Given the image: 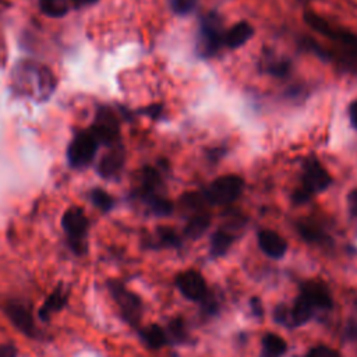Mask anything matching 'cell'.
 I'll return each instance as SVG.
<instances>
[{
    "mask_svg": "<svg viewBox=\"0 0 357 357\" xmlns=\"http://www.w3.org/2000/svg\"><path fill=\"white\" fill-rule=\"evenodd\" d=\"M11 86L15 93L43 102L46 100L56 88V79L52 71L31 60L20 61L11 73Z\"/></svg>",
    "mask_w": 357,
    "mask_h": 357,
    "instance_id": "obj_1",
    "label": "cell"
},
{
    "mask_svg": "<svg viewBox=\"0 0 357 357\" xmlns=\"http://www.w3.org/2000/svg\"><path fill=\"white\" fill-rule=\"evenodd\" d=\"M61 227L67 237V245L77 255L88 252V229L89 220L81 206H70L61 218Z\"/></svg>",
    "mask_w": 357,
    "mask_h": 357,
    "instance_id": "obj_2",
    "label": "cell"
},
{
    "mask_svg": "<svg viewBox=\"0 0 357 357\" xmlns=\"http://www.w3.org/2000/svg\"><path fill=\"white\" fill-rule=\"evenodd\" d=\"M332 183L328 170L315 158H308L303 165L301 185L294 191L293 201L296 204L305 202L317 192L325 191Z\"/></svg>",
    "mask_w": 357,
    "mask_h": 357,
    "instance_id": "obj_3",
    "label": "cell"
},
{
    "mask_svg": "<svg viewBox=\"0 0 357 357\" xmlns=\"http://www.w3.org/2000/svg\"><path fill=\"white\" fill-rule=\"evenodd\" d=\"M106 286L121 314V318L128 325L137 328L141 324L144 312V304L141 297L117 279H109L106 282Z\"/></svg>",
    "mask_w": 357,
    "mask_h": 357,
    "instance_id": "obj_4",
    "label": "cell"
},
{
    "mask_svg": "<svg viewBox=\"0 0 357 357\" xmlns=\"http://www.w3.org/2000/svg\"><path fill=\"white\" fill-rule=\"evenodd\" d=\"M244 190V180L237 174H225L215 178L202 192L206 204L229 205L234 202Z\"/></svg>",
    "mask_w": 357,
    "mask_h": 357,
    "instance_id": "obj_5",
    "label": "cell"
},
{
    "mask_svg": "<svg viewBox=\"0 0 357 357\" xmlns=\"http://www.w3.org/2000/svg\"><path fill=\"white\" fill-rule=\"evenodd\" d=\"M0 310L18 332L31 339L40 337V332L35 324L32 311L24 301L8 298L0 304Z\"/></svg>",
    "mask_w": 357,
    "mask_h": 357,
    "instance_id": "obj_6",
    "label": "cell"
},
{
    "mask_svg": "<svg viewBox=\"0 0 357 357\" xmlns=\"http://www.w3.org/2000/svg\"><path fill=\"white\" fill-rule=\"evenodd\" d=\"M222 20L215 13L205 14L199 24V52L205 57L213 56L220 46H223L225 32L222 29Z\"/></svg>",
    "mask_w": 357,
    "mask_h": 357,
    "instance_id": "obj_7",
    "label": "cell"
},
{
    "mask_svg": "<svg viewBox=\"0 0 357 357\" xmlns=\"http://www.w3.org/2000/svg\"><path fill=\"white\" fill-rule=\"evenodd\" d=\"M98 141L88 131H82L74 137L67 149V159L73 167H85L88 166L96 153Z\"/></svg>",
    "mask_w": 357,
    "mask_h": 357,
    "instance_id": "obj_8",
    "label": "cell"
},
{
    "mask_svg": "<svg viewBox=\"0 0 357 357\" xmlns=\"http://www.w3.org/2000/svg\"><path fill=\"white\" fill-rule=\"evenodd\" d=\"M89 132L98 141V144L103 145H114L119 142V121L114 113L102 106L98 109L95 120L89 128Z\"/></svg>",
    "mask_w": 357,
    "mask_h": 357,
    "instance_id": "obj_9",
    "label": "cell"
},
{
    "mask_svg": "<svg viewBox=\"0 0 357 357\" xmlns=\"http://www.w3.org/2000/svg\"><path fill=\"white\" fill-rule=\"evenodd\" d=\"M174 283L180 293L190 301L204 303L209 296L204 276L195 269H187L180 272L174 278Z\"/></svg>",
    "mask_w": 357,
    "mask_h": 357,
    "instance_id": "obj_10",
    "label": "cell"
},
{
    "mask_svg": "<svg viewBox=\"0 0 357 357\" xmlns=\"http://www.w3.org/2000/svg\"><path fill=\"white\" fill-rule=\"evenodd\" d=\"M300 294L315 310H331L333 300L328 284L321 279H308L300 287Z\"/></svg>",
    "mask_w": 357,
    "mask_h": 357,
    "instance_id": "obj_11",
    "label": "cell"
},
{
    "mask_svg": "<svg viewBox=\"0 0 357 357\" xmlns=\"http://www.w3.org/2000/svg\"><path fill=\"white\" fill-rule=\"evenodd\" d=\"M68 298H70V289L63 282H60L39 307L38 310L39 319L42 322H49L56 312L61 311L68 304Z\"/></svg>",
    "mask_w": 357,
    "mask_h": 357,
    "instance_id": "obj_12",
    "label": "cell"
},
{
    "mask_svg": "<svg viewBox=\"0 0 357 357\" xmlns=\"http://www.w3.org/2000/svg\"><path fill=\"white\" fill-rule=\"evenodd\" d=\"M257 238H258V245H259L261 251L271 258L279 259L287 251L286 240L279 233H276L271 229L259 230Z\"/></svg>",
    "mask_w": 357,
    "mask_h": 357,
    "instance_id": "obj_13",
    "label": "cell"
},
{
    "mask_svg": "<svg viewBox=\"0 0 357 357\" xmlns=\"http://www.w3.org/2000/svg\"><path fill=\"white\" fill-rule=\"evenodd\" d=\"M110 151H107L100 162H99V166H98V172L102 177H113L114 174H117L120 172V169L123 167L124 165V158H126V153H124V148L120 142L114 144V145H110Z\"/></svg>",
    "mask_w": 357,
    "mask_h": 357,
    "instance_id": "obj_14",
    "label": "cell"
},
{
    "mask_svg": "<svg viewBox=\"0 0 357 357\" xmlns=\"http://www.w3.org/2000/svg\"><path fill=\"white\" fill-rule=\"evenodd\" d=\"M254 33V28L247 22V21H240L231 25L226 32H225V46L229 49H237L243 46Z\"/></svg>",
    "mask_w": 357,
    "mask_h": 357,
    "instance_id": "obj_15",
    "label": "cell"
},
{
    "mask_svg": "<svg viewBox=\"0 0 357 357\" xmlns=\"http://www.w3.org/2000/svg\"><path fill=\"white\" fill-rule=\"evenodd\" d=\"M138 335H139L141 340L144 342V344L152 350H158L169 342V336H167L166 331L162 326H159L158 324H151L148 326L139 328Z\"/></svg>",
    "mask_w": 357,
    "mask_h": 357,
    "instance_id": "obj_16",
    "label": "cell"
},
{
    "mask_svg": "<svg viewBox=\"0 0 357 357\" xmlns=\"http://www.w3.org/2000/svg\"><path fill=\"white\" fill-rule=\"evenodd\" d=\"M211 225V216L206 212L197 211L184 226V236L191 240H197L202 237V234L208 230Z\"/></svg>",
    "mask_w": 357,
    "mask_h": 357,
    "instance_id": "obj_17",
    "label": "cell"
},
{
    "mask_svg": "<svg viewBox=\"0 0 357 357\" xmlns=\"http://www.w3.org/2000/svg\"><path fill=\"white\" fill-rule=\"evenodd\" d=\"M181 240L178 234L172 227H158L151 237L148 245L153 248H166V247H178Z\"/></svg>",
    "mask_w": 357,
    "mask_h": 357,
    "instance_id": "obj_18",
    "label": "cell"
},
{
    "mask_svg": "<svg viewBox=\"0 0 357 357\" xmlns=\"http://www.w3.org/2000/svg\"><path fill=\"white\" fill-rule=\"evenodd\" d=\"M262 357H282L287 350L286 340L278 333L268 332L262 337Z\"/></svg>",
    "mask_w": 357,
    "mask_h": 357,
    "instance_id": "obj_19",
    "label": "cell"
},
{
    "mask_svg": "<svg viewBox=\"0 0 357 357\" xmlns=\"http://www.w3.org/2000/svg\"><path fill=\"white\" fill-rule=\"evenodd\" d=\"M234 238H236V234H233L226 229L216 230L211 237V254L213 257H222L223 254L227 252Z\"/></svg>",
    "mask_w": 357,
    "mask_h": 357,
    "instance_id": "obj_20",
    "label": "cell"
},
{
    "mask_svg": "<svg viewBox=\"0 0 357 357\" xmlns=\"http://www.w3.org/2000/svg\"><path fill=\"white\" fill-rule=\"evenodd\" d=\"M141 199L148 206V209L156 216H167L173 211V204L167 198H165L159 194H152V195L144 197Z\"/></svg>",
    "mask_w": 357,
    "mask_h": 357,
    "instance_id": "obj_21",
    "label": "cell"
},
{
    "mask_svg": "<svg viewBox=\"0 0 357 357\" xmlns=\"http://www.w3.org/2000/svg\"><path fill=\"white\" fill-rule=\"evenodd\" d=\"M297 230L301 234V237L308 243H325L328 241V236L324 233V230L311 223V222H300L297 223Z\"/></svg>",
    "mask_w": 357,
    "mask_h": 357,
    "instance_id": "obj_22",
    "label": "cell"
},
{
    "mask_svg": "<svg viewBox=\"0 0 357 357\" xmlns=\"http://www.w3.org/2000/svg\"><path fill=\"white\" fill-rule=\"evenodd\" d=\"M39 7L49 17H63L68 11V0H39Z\"/></svg>",
    "mask_w": 357,
    "mask_h": 357,
    "instance_id": "obj_23",
    "label": "cell"
},
{
    "mask_svg": "<svg viewBox=\"0 0 357 357\" xmlns=\"http://www.w3.org/2000/svg\"><path fill=\"white\" fill-rule=\"evenodd\" d=\"M89 198H91L92 204H93L98 209H100L102 212L110 211V209L113 208V205H114L113 197H112L109 192H106L105 190H102V188H93V190L89 192Z\"/></svg>",
    "mask_w": 357,
    "mask_h": 357,
    "instance_id": "obj_24",
    "label": "cell"
},
{
    "mask_svg": "<svg viewBox=\"0 0 357 357\" xmlns=\"http://www.w3.org/2000/svg\"><path fill=\"white\" fill-rule=\"evenodd\" d=\"M167 336H170L174 342H184L187 332H185V325L183 322V319L180 318H174L169 322L167 325V331H166Z\"/></svg>",
    "mask_w": 357,
    "mask_h": 357,
    "instance_id": "obj_25",
    "label": "cell"
},
{
    "mask_svg": "<svg viewBox=\"0 0 357 357\" xmlns=\"http://www.w3.org/2000/svg\"><path fill=\"white\" fill-rule=\"evenodd\" d=\"M198 0H169L170 8L177 14V15H187L194 11L197 7Z\"/></svg>",
    "mask_w": 357,
    "mask_h": 357,
    "instance_id": "obj_26",
    "label": "cell"
},
{
    "mask_svg": "<svg viewBox=\"0 0 357 357\" xmlns=\"http://www.w3.org/2000/svg\"><path fill=\"white\" fill-rule=\"evenodd\" d=\"M289 67L290 64L284 60H276V59H272L268 61V64L265 66V70L276 77H284L287 73H289Z\"/></svg>",
    "mask_w": 357,
    "mask_h": 357,
    "instance_id": "obj_27",
    "label": "cell"
},
{
    "mask_svg": "<svg viewBox=\"0 0 357 357\" xmlns=\"http://www.w3.org/2000/svg\"><path fill=\"white\" fill-rule=\"evenodd\" d=\"M305 357H342V356L339 354L337 350H335L329 346H325V344H319V346L312 347L305 354Z\"/></svg>",
    "mask_w": 357,
    "mask_h": 357,
    "instance_id": "obj_28",
    "label": "cell"
},
{
    "mask_svg": "<svg viewBox=\"0 0 357 357\" xmlns=\"http://www.w3.org/2000/svg\"><path fill=\"white\" fill-rule=\"evenodd\" d=\"M347 206H349L350 216L353 219H357V187L349 192V195H347Z\"/></svg>",
    "mask_w": 357,
    "mask_h": 357,
    "instance_id": "obj_29",
    "label": "cell"
},
{
    "mask_svg": "<svg viewBox=\"0 0 357 357\" xmlns=\"http://www.w3.org/2000/svg\"><path fill=\"white\" fill-rule=\"evenodd\" d=\"M18 350L14 343H3L0 344V357H17Z\"/></svg>",
    "mask_w": 357,
    "mask_h": 357,
    "instance_id": "obj_30",
    "label": "cell"
},
{
    "mask_svg": "<svg viewBox=\"0 0 357 357\" xmlns=\"http://www.w3.org/2000/svg\"><path fill=\"white\" fill-rule=\"evenodd\" d=\"M349 116L353 127L357 130V100H354L349 107Z\"/></svg>",
    "mask_w": 357,
    "mask_h": 357,
    "instance_id": "obj_31",
    "label": "cell"
},
{
    "mask_svg": "<svg viewBox=\"0 0 357 357\" xmlns=\"http://www.w3.org/2000/svg\"><path fill=\"white\" fill-rule=\"evenodd\" d=\"M98 0H73V3H74V6H77V7H82V6H88V4H93V3H96Z\"/></svg>",
    "mask_w": 357,
    "mask_h": 357,
    "instance_id": "obj_32",
    "label": "cell"
}]
</instances>
